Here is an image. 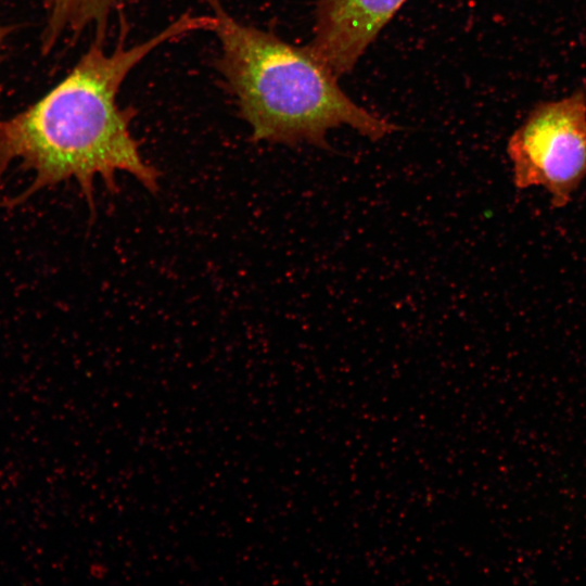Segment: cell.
I'll return each mask as SVG.
<instances>
[{
    "label": "cell",
    "mask_w": 586,
    "mask_h": 586,
    "mask_svg": "<svg viewBox=\"0 0 586 586\" xmlns=\"http://www.w3.org/2000/svg\"><path fill=\"white\" fill-rule=\"evenodd\" d=\"M212 15L184 13L152 37L127 46L122 17L118 42L107 52L94 36L71 72L39 100L0 119V177L12 163L30 170L34 179L20 194L0 202L14 208L35 193L76 180L93 215L94 179L117 191L115 175L128 173L148 191H158L160 171L141 155L132 137V107L123 109L117 95L127 75L157 47L200 30H213Z\"/></svg>",
    "instance_id": "1"
},
{
    "label": "cell",
    "mask_w": 586,
    "mask_h": 586,
    "mask_svg": "<svg viewBox=\"0 0 586 586\" xmlns=\"http://www.w3.org/2000/svg\"><path fill=\"white\" fill-rule=\"evenodd\" d=\"M406 0H318L313 52L340 77L349 73Z\"/></svg>",
    "instance_id": "4"
},
{
    "label": "cell",
    "mask_w": 586,
    "mask_h": 586,
    "mask_svg": "<svg viewBox=\"0 0 586 586\" xmlns=\"http://www.w3.org/2000/svg\"><path fill=\"white\" fill-rule=\"evenodd\" d=\"M219 41L216 67L253 142L331 150L330 129L348 126L371 141L399 128L355 103L337 76L309 48L238 21L207 0Z\"/></svg>",
    "instance_id": "2"
},
{
    "label": "cell",
    "mask_w": 586,
    "mask_h": 586,
    "mask_svg": "<svg viewBox=\"0 0 586 586\" xmlns=\"http://www.w3.org/2000/svg\"><path fill=\"white\" fill-rule=\"evenodd\" d=\"M9 33H10V29L0 24V59H1V52L3 50L4 42L7 40Z\"/></svg>",
    "instance_id": "6"
},
{
    "label": "cell",
    "mask_w": 586,
    "mask_h": 586,
    "mask_svg": "<svg viewBox=\"0 0 586 586\" xmlns=\"http://www.w3.org/2000/svg\"><path fill=\"white\" fill-rule=\"evenodd\" d=\"M46 12L41 49L50 52L65 36H77L88 28L106 36L107 23L122 10L125 0H34Z\"/></svg>",
    "instance_id": "5"
},
{
    "label": "cell",
    "mask_w": 586,
    "mask_h": 586,
    "mask_svg": "<svg viewBox=\"0 0 586 586\" xmlns=\"http://www.w3.org/2000/svg\"><path fill=\"white\" fill-rule=\"evenodd\" d=\"M518 189L542 187L552 207L568 205L586 177V92L537 103L510 136Z\"/></svg>",
    "instance_id": "3"
}]
</instances>
